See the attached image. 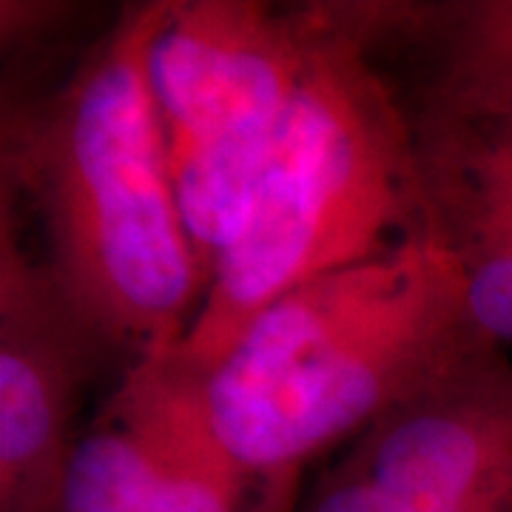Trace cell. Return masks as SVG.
<instances>
[{"label": "cell", "mask_w": 512, "mask_h": 512, "mask_svg": "<svg viewBox=\"0 0 512 512\" xmlns=\"http://www.w3.org/2000/svg\"><path fill=\"white\" fill-rule=\"evenodd\" d=\"M157 15L160 3L128 9L3 151V177L35 205L63 296L131 362L180 348L208 291L148 83Z\"/></svg>", "instance_id": "obj_1"}, {"label": "cell", "mask_w": 512, "mask_h": 512, "mask_svg": "<svg viewBox=\"0 0 512 512\" xmlns=\"http://www.w3.org/2000/svg\"><path fill=\"white\" fill-rule=\"evenodd\" d=\"M495 348L467 305L456 248L433 222L384 254L305 282L205 373L228 453L256 478L362 433Z\"/></svg>", "instance_id": "obj_2"}, {"label": "cell", "mask_w": 512, "mask_h": 512, "mask_svg": "<svg viewBox=\"0 0 512 512\" xmlns=\"http://www.w3.org/2000/svg\"><path fill=\"white\" fill-rule=\"evenodd\" d=\"M345 12H319L311 66L177 353L208 373L293 288L421 231L419 134Z\"/></svg>", "instance_id": "obj_3"}, {"label": "cell", "mask_w": 512, "mask_h": 512, "mask_svg": "<svg viewBox=\"0 0 512 512\" xmlns=\"http://www.w3.org/2000/svg\"><path fill=\"white\" fill-rule=\"evenodd\" d=\"M319 12L163 0L148 83L185 228L211 279L311 66Z\"/></svg>", "instance_id": "obj_4"}, {"label": "cell", "mask_w": 512, "mask_h": 512, "mask_svg": "<svg viewBox=\"0 0 512 512\" xmlns=\"http://www.w3.org/2000/svg\"><path fill=\"white\" fill-rule=\"evenodd\" d=\"M217 436L205 376L177 348L128 365L77 436L55 512H285Z\"/></svg>", "instance_id": "obj_5"}, {"label": "cell", "mask_w": 512, "mask_h": 512, "mask_svg": "<svg viewBox=\"0 0 512 512\" xmlns=\"http://www.w3.org/2000/svg\"><path fill=\"white\" fill-rule=\"evenodd\" d=\"M46 259L0 228V512H55L77 444L80 390L97 353Z\"/></svg>", "instance_id": "obj_6"}, {"label": "cell", "mask_w": 512, "mask_h": 512, "mask_svg": "<svg viewBox=\"0 0 512 512\" xmlns=\"http://www.w3.org/2000/svg\"><path fill=\"white\" fill-rule=\"evenodd\" d=\"M430 49L427 123L512 128V0L416 9Z\"/></svg>", "instance_id": "obj_7"}, {"label": "cell", "mask_w": 512, "mask_h": 512, "mask_svg": "<svg viewBox=\"0 0 512 512\" xmlns=\"http://www.w3.org/2000/svg\"><path fill=\"white\" fill-rule=\"evenodd\" d=\"M424 126L419 154L427 205L512 242V128Z\"/></svg>", "instance_id": "obj_8"}, {"label": "cell", "mask_w": 512, "mask_h": 512, "mask_svg": "<svg viewBox=\"0 0 512 512\" xmlns=\"http://www.w3.org/2000/svg\"><path fill=\"white\" fill-rule=\"evenodd\" d=\"M302 512H402L384 493H379L367 478L353 473L348 464H342L336 473H330L316 493L311 495L308 507Z\"/></svg>", "instance_id": "obj_9"}]
</instances>
